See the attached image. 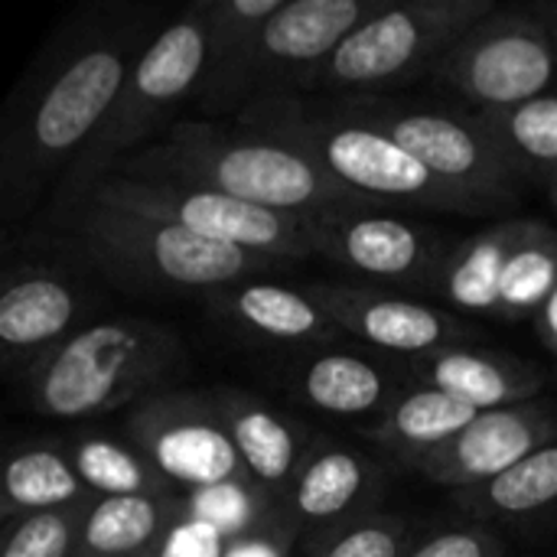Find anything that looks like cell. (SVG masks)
Instances as JSON below:
<instances>
[{"instance_id":"obj_1","label":"cell","mask_w":557,"mask_h":557,"mask_svg":"<svg viewBox=\"0 0 557 557\" xmlns=\"http://www.w3.org/2000/svg\"><path fill=\"white\" fill-rule=\"evenodd\" d=\"M163 26L160 7L144 0H88L52 26L0 101V232L46 215Z\"/></svg>"},{"instance_id":"obj_2","label":"cell","mask_w":557,"mask_h":557,"mask_svg":"<svg viewBox=\"0 0 557 557\" xmlns=\"http://www.w3.org/2000/svg\"><path fill=\"white\" fill-rule=\"evenodd\" d=\"M114 173L202 186L300 219L330 206L366 202L326 176L307 153L235 121H176Z\"/></svg>"},{"instance_id":"obj_3","label":"cell","mask_w":557,"mask_h":557,"mask_svg":"<svg viewBox=\"0 0 557 557\" xmlns=\"http://www.w3.org/2000/svg\"><path fill=\"white\" fill-rule=\"evenodd\" d=\"M52 235L98 281L134 294H215L251 281L281 261L199 238L173 222L82 202Z\"/></svg>"},{"instance_id":"obj_4","label":"cell","mask_w":557,"mask_h":557,"mask_svg":"<svg viewBox=\"0 0 557 557\" xmlns=\"http://www.w3.org/2000/svg\"><path fill=\"white\" fill-rule=\"evenodd\" d=\"M183 372L186 346L173 326L147 317H98L16 385L39 418L91 421L170 392Z\"/></svg>"},{"instance_id":"obj_5","label":"cell","mask_w":557,"mask_h":557,"mask_svg":"<svg viewBox=\"0 0 557 557\" xmlns=\"http://www.w3.org/2000/svg\"><path fill=\"white\" fill-rule=\"evenodd\" d=\"M206 59L209 0H196L157 33V39L131 69L104 121L62 176L42 215L46 232H55L104 176H111L127 157L144 150L153 137H160L170 124L180 121V108L193 104L199 91Z\"/></svg>"},{"instance_id":"obj_6","label":"cell","mask_w":557,"mask_h":557,"mask_svg":"<svg viewBox=\"0 0 557 557\" xmlns=\"http://www.w3.org/2000/svg\"><path fill=\"white\" fill-rule=\"evenodd\" d=\"M235 124L261 131L307 153L326 176L379 206H418L441 212H483L473 199L428 173L388 134L339 114L326 98L274 95L235 114Z\"/></svg>"},{"instance_id":"obj_7","label":"cell","mask_w":557,"mask_h":557,"mask_svg":"<svg viewBox=\"0 0 557 557\" xmlns=\"http://www.w3.org/2000/svg\"><path fill=\"white\" fill-rule=\"evenodd\" d=\"M493 10V0H385L333 49L304 95H382L385 88L414 82Z\"/></svg>"},{"instance_id":"obj_8","label":"cell","mask_w":557,"mask_h":557,"mask_svg":"<svg viewBox=\"0 0 557 557\" xmlns=\"http://www.w3.org/2000/svg\"><path fill=\"white\" fill-rule=\"evenodd\" d=\"M339 114L388 134L428 173L473 199L483 212L516 202V176L476 114L398 101L392 95L326 98Z\"/></svg>"},{"instance_id":"obj_9","label":"cell","mask_w":557,"mask_h":557,"mask_svg":"<svg viewBox=\"0 0 557 557\" xmlns=\"http://www.w3.org/2000/svg\"><path fill=\"white\" fill-rule=\"evenodd\" d=\"M434 284L457 310L535 320L557 287V232L539 219L496 222L454 245Z\"/></svg>"},{"instance_id":"obj_10","label":"cell","mask_w":557,"mask_h":557,"mask_svg":"<svg viewBox=\"0 0 557 557\" xmlns=\"http://www.w3.org/2000/svg\"><path fill=\"white\" fill-rule=\"evenodd\" d=\"M59 248V245H55ZM98 277L62 248L0 258V379L23 382L55 346L95 323Z\"/></svg>"},{"instance_id":"obj_11","label":"cell","mask_w":557,"mask_h":557,"mask_svg":"<svg viewBox=\"0 0 557 557\" xmlns=\"http://www.w3.org/2000/svg\"><path fill=\"white\" fill-rule=\"evenodd\" d=\"M88 199L114 206V209H127L137 215L173 222L199 238L222 242V245H232V248H242V251H251L281 264L313 258L307 219L251 206L215 189L170 183V180H131V176L111 173L91 189Z\"/></svg>"},{"instance_id":"obj_12","label":"cell","mask_w":557,"mask_h":557,"mask_svg":"<svg viewBox=\"0 0 557 557\" xmlns=\"http://www.w3.org/2000/svg\"><path fill=\"white\" fill-rule=\"evenodd\" d=\"M431 75L460 91L476 111H499L555 91L557 52L532 7H496L441 55Z\"/></svg>"},{"instance_id":"obj_13","label":"cell","mask_w":557,"mask_h":557,"mask_svg":"<svg viewBox=\"0 0 557 557\" xmlns=\"http://www.w3.org/2000/svg\"><path fill=\"white\" fill-rule=\"evenodd\" d=\"M124 441L180 493L251 490L209 395L170 388L137 401L127 408Z\"/></svg>"},{"instance_id":"obj_14","label":"cell","mask_w":557,"mask_h":557,"mask_svg":"<svg viewBox=\"0 0 557 557\" xmlns=\"http://www.w3.org/2000/svg\"><path fill=\"white\" fill-rule=\"evenodd\" d=\"M385 0H284L245 52L225 114H238L258 98L304 95L313 72Z\"/></svg>"},{"instance_id":"obj_15","label":"cell","mask_w":557,"mask_h":557,"mask_svg":"<svg viewBox=\"0 0 557 557\" xmlns=\"http://www.w3.org/2000/svg\"><path fill=\"white\" fill-rule=\"evenodd\" d=\"M379 202H346L330 206L307 219L313 255L366 274L372 281L392 284H424L437 281L444 264V245L437 232L385 212Z\"/></svg>"},{"instance_id":"obj_16","label":"cell","mask_w":557,"mask_h":557,"mask_svg":"<svg viewBox=\"0 0 557 557\" xmlns=\"http://www.w3.org/2000/svg\"><path fill=\"white\" fill-rule=\"evenodd\" d=\"M557 437V408L548 401H522L496 411H480L454 441L437 447L434 454L411 463L421 476L437 486H450L454 493L476 490L522 457L539 450Z\"/></svg>"},{"instance_id":"obj_17","label":"cell","mask_w":557,"mask_h":557,"mask_svg":"<svg viewBox=\"0 0 557 557\" xmlns=\"http://www.w3.org/2000/svg\"><path fill=\"white\" fill-rule=\"evenodd\" d=\"M310 294L343 336H356L385 352L424 359L447 346H460L467 336V330L450 313L372 287L333 281L310 287Z\"/></svg>"},{"instance_id":"obj_18","label":"cell","mask_w":557,"mask_h":557,"mask_svg":"<svg viewBox=\"0 0 557 557\" xmlns=\"http://www.w3.org/2000/svg\"><path fill=\"white\" fill-rule=\"evenodd\" d=\"M206 395L245 467L251 490L277 516L287 486L317 447L310 431L242 388H212Z\"/></svg>"},{"instance_id":"obj_19","label":"cell","mask_w":557,"mask_h":557,"mask_svg":"<svg viewBox=\"0 0 557 557\" xmlns=\"http://www.w3.org/2000/svg\"><path fill=\"white\" fill-rule=\"evenodd\" d=\"M375 490L379 470L372 467V460L349 447L317 444L297 470L294 483L287 486L277 506V522L290 539H313L349 519L366 516V506L372 503Z\"/></svg>"},{"instance_id":"obj_20","label":"cell","mask_w":557,"mask_h":557,"mask_svg":"<svg viewBox=\"0 0 557 557\" xmlns=\"http://www.w3.org/2000/svg\"><path fill=\"white\" fill-rule=\"evenodd\" d=\"M206 310L232 333L274 346H326L343 336L310 290L271 281H242L215 290L206 297Z\"/></svg>"},{"instance_id":"obj_21","label":"cell","mask_w":557,"mask_h":557,"mask_svg":"<svg viewBox=\"0 0 557 557\" xmlns=\"http://www.w3.org/2000/svg\"><path fill=\"white\" fill-rule=\"evenodd\" d=\"M411 375L418 385H431L473 411H496L539 398L545 388V372L535 366L467 346H447L424 359H414Z\"/></svg>"},{"instance_id":"obj_22","label":"cell","mask_w":557,"mask_h":557,"mask_svg":"<svg viewBox=\"0 0 557 557\" xmlns=\"http://www.w3.org/2000/svg\"><path fill=\"white\" fill-rule=\"evenodd\" d=\"M290 392L330 418H382L401 395L398 379L349 349H320L290 372Z\"/></svg>"},{"instance_id":"obj_23","label":"cell","mask_w":557,"mask_h":557,"mask_svg":"<svg viewBox=\"0 0 557 557\" xmlns=\"http://www.w3.org/2000/svg\"><path fill=\"white\" fill-rule=\"evenodd\" d=\"M186 516L189 499L183 493L95 499L69 557H153Z\"/></svg>"},{"instance_id":"obj_24","label":"cell","mask_w":557,"mask_h":557,"mask_svg":"<svg viewBox=\"0 0 557 557\" xmlns=\"http://www.w3.org/2000/svg\"><path fill=\"white\" fill-rule=\"evenodd\" d=\"M62 441H39L0 450V525L88 503Z\"/></svg>"},{"instance_id":"obj_25","label":"cell","mask_w":557,"mask_h":557,"mask_svg":"<svg viewBox=\"0 0 557 557\" xmlns=\"http://www.w3.org/2000/svg\"><path fill=\"white\" fill-rule=\"evenodd\" d=\"M476 414L480 411H473L470 405L431 385H418L395 398V405L375 421L369 437L388 454H395L405 467H411L414 460L454 441Z\"/></svg>"},{"instance_id":"obj_26","label":"cell","mask_w":557,"mask_h":557,"mask_svg":"<svg viewBox=\"0 0 557 557\" xmlns=\"http://www.w3.org/2000/svg\"><path fill=\"white\" fill-rule=\"evenodd\" d=\"M284 0H209V59L193 98L202 114H225L232 82L251 49L258 29L281 10Z\"/></svg>"},{"instance_id":"obj_27","label":"cell","mask_w":557,"mask_h":557,"mask_svg":"<svg viewBox=\"0 0 557 557\" xmlns=\"http://www.w3.org/2000/svg\"><path fill=\"white\" fill-rule=\"evenodd\" d=\"M483 131L499 150L503 163L516 180H545L557 176V91L522 101L516 108L476 111Z\"/></svg>"},{"instance_id":"obj_28","label":"cell","mask_w":557,"mask_h":557,"mask_svg":"<svg viewBox=\"0 0 557 557\" xmlns=\"http://www.w3.org/2000/svg\"><path fill=\"white\" fill-rule=\"evenodd\" d=\"M62 450H65L69 463L75 470L78 483L95 499H111V496H173V493H180L124 437L101 434V431H85V434L65 437Z\"/></svg>"},{"instance_id":"obj_29","label":"cell","mask_w":557,"mask_h":557,"mask_svg":"<svg viewBox=\"0 0 557 557\" xmlns=\"http://www.w3.org/2000/svg\"><path fill=\"white\" fill-rule=\"evenodd\" d=\"M457 503L483 519H529L557 506V437L496 480L457 493Z\"/></svg>"},{"instance_id":"obj_30","label":"cell","mask_w":557,"mask_h":557,"mask_svg":"<svg viewBox=\"0 0 557 557\" xmlns=\"http://www.w3.org/2000/svg\"><path fill=\"white\" fill-rule=\"evenodd\" d=\"M411 525L398 516H359L310 539L307 557H405Z\"/></svg>"},{"instance_id":"obj_31","label":"cell","mask_w":557,"mask_h":557,"mask_svg":"<svg viewBox=\"0 0 557 557\" xmlns=\"http://www.w3.org/2000/svg\"><path fill=\"white\" fill-rule=\"evenodd\" d=\"M95 499L0 525V557H69Z\"/></svg>"},{"instance_id":"obj_32","label":"cell","mask_w":557,"mask_h":557,"mask_svg":"<svg viewBox=\"0 0 557 557\" xmlns=\"http://www.w3.org/2000/svg\"><path fill=\"white\" fill-rule=\"evenodd\" d=\"M405 557H503V542L480 525H460L434 532L431 539L411 545Z\"/></svg>"},{"instance_id":"obj_33","label":"cell","mask_w":557,"mask_h":557,"mask_svg":"<svg viewBox=\"0 0 557 557\" xmlns=\"http://www.w3.org/2000/svg\"><path fill=\"white\" fill-rule=\"evenodd\" d=\"M535 326H539V336H542V343L557 352V287L552 290V297L542 304V310L535 313Z\"/></svg>"},{"instance_id":"obj_34","label":"cell","mask_w":557,"mask_h":557,"mask_svg":"<svg viewBox=\"0 0 557 557\" xmlns=\"http://www.w3.org/2000/svg\"><path fill=\"white\" fill-rule=\"evenodd\" d=\"M539 16H542V23L548 26V33H552V42H555V52H557V0L552 3H539V7H532Z\"/></svg>"},{"instance_id":"obj_35","label":"cell","mask_w":557,"mask_h":557,"mask_svg":"<svg viewBox=\"0 0 557 557\" xmlns=\"http://www.w3.org/2000/svg\"><path fill=\"white\" fill-rule=\"evenodd\" d=\"M548 196H552V202H555V209H557V176L548 183Z\"/></svg>"}]
</instances>
